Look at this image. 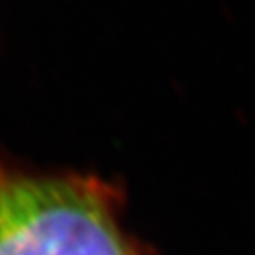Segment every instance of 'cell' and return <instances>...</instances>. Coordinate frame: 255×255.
<instances>
[{"mask_svg":"<svg viewBox=\"0 0 255 255\" xmlns=\"http://www.w3.org/2000/svg\"><path fill=\"white\" fill-rule=\"evenodd\" d=\"M0 255H135L114 191L96 177L0 163Z\"/></svg>","mask_w":255,"mask_h":255,"instance_id":"1","label":"cell"}]
</instances>
